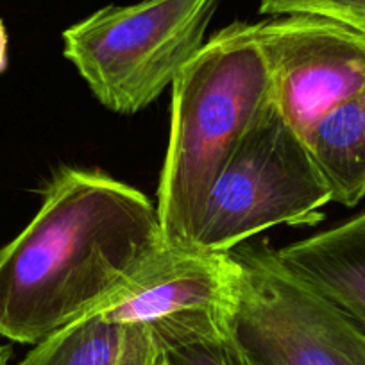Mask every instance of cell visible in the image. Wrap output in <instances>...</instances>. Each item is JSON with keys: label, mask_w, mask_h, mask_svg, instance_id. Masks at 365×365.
Returning a JSON list of instances; mask_svg holds the SVG:
<instances>
[{"label": "cell", "mask_w": 365, "mask_h": 365, "mask_svg": "<svg viewBox=\"0 0 365 365\" xmlns=\"http://www.w3.org/2000/svg\"><path fill=\"white\" fill-rule=\"evenodd\" d=\"M167 247L156 205L101 170L65 167L0 247V336L38 344L90 314Z\"/></svg>", "instance_id": "cell-1"}, {"label": "cell", "mask_w": 365, "mask_h": 365, "mask_svg": "<svg viewBox=\"0 0 365 365\" xmlns=\"http://www.w3.org/2000/svg\"><path fill=\"white\" fill-rule=\"evenodd\" d=\"M270 104L256 24L217 31L175 77L156 194L168 245L192 247L213 182Z\"/></svg>", "instance_id": "cell-2"}, {"label": "cell", "mask_w": 365, "mask_h": 365, "mask_svg": "<svg viewBox=\"0 0 365 365\" xmlns=\"http://www.w3.org/2000/svg\"><path fill=\"white\" fill-rule=\"evenodd\" d=\"M217 0L106 6L63 31V54L118 115L145 110L206 43Z\"/></svg>", "instance_id": "cell-3"}, {"label": "cell", "mask_w": 365, "mask_h": 365, "mask_svg": "<svg viewBox=\"0 0 365 365\" xmlns=\"http://www.w3.org/2000/svg\"><path fill=\"white\" fill-rule=\"evenodd\" d=\"M328 202L307 142L270 104L213 182L192 247L230 252L270 227L315 226Z\"/></svg>", "instance_id": "cell-4"}, {"label": "cell", "mask_w": 365, "mask_h": 365, "mask_svg": "<svg viewBox=\"0 0 365 365\" xmlns=\"http://www.w3.org/2000/svg\"><path fill=\"white\" fill-rule=\"evenodd\" d=\"M231 331L263 365H365V328L290 272L267 244L231 249Z\"/></svg>", "instance_id": "cell-5"}, {"label": "cell", "mask_w": 365, "mask_h": 365, "mask_svg": "<svg viewBox=\"0 0 365 365\" xmlns=\"http://www.w3.org/2000/svg\"><path fill=\"white\" fill-rule=\"evenodd\" d=\"M276 110L307 136L319 120L365 90V34L314 15L256 24Z\"/></svg>", "instance_id": "cell-6"}, {"label": "cell", "mask_w": 365, "mask_h": 365, "mask_svg": "<svg viewBox=\"0 0 365 365\" xmlns=\"http://www.w3.org/2000/svg\"><path fill=\"white\" fill-rule=\"evenodd\" d=\"M238 267L230 252L168 245L90 314L118 326L231 319Z\"/></svg>", "instance_id": "cell-7"}, {"label": "cell", "mask_w": 365, "mask_h": 365, "mask_svg": "<svg viewBox=\"0 0 365 365\" xmlns=\"http://www.w3.org/2000/svg\"><path fill=\"white\" fill-rule=\"evenodd\" d=\"M276 256L365 328V210L329 230L276 249Z\"/></svg>", "instance_id": "cell-8"}, {"label": "cell", "mask_w": 365, "mask_h": 365, "mask_svg": "<svg viewBox=\"0 0 365 365\" xmlns=\"http://www.w3.org/2000/svg\"><path fill=\"white\" fill-rule=\"evenodd\" d=\"M307 145L331 202L356 206L365 197V90L319 120Z\"/></svg>", "instance_id": "cell-9"}, {"label": "cell", "mask_w": 365, "mask_h": 365, "mask_svg": "<svg viewBox=\"0 0 365 365\" xmlns=\"http://www.w3.org/2000/svg\"><path fill=\"white\" fill-rule=\"evenodd\" d=\"M124 326L86 314L34 344L16 365H117Z\"/></svg>", "instance_id": "cell-10"}, {"label": "cell", "mask_w": 365, "mask_h": 365, "mask_svg": "<svg viewBox=\"0 0 365 365\" xmlns=\"http://www.w3.org/2000/svg\"><path fill=\"white\" fill-rule=\"evenodd\" d=\"M160 339L165 365H263L231 331V319L150 326Z\"/></svg>", "instance_id": "cell-11"}, {"label": "cell", "mask_w": 365, "mask_h": 365, "mask_svg": "<svg viewBox=\"0 0 365 365\" xmlns=\"http://www.w3.org/2000/svg\"><path fill=\"white\" fill-rule=\"evenodd\" d=\"M262 15H314L365 34V0H259Z\"/></svg>", "instance_id": "cell-12"}, {"label": "cell", "mask_w": 365, "mask_h": 365, "mask_svg": "<svg viewBox=\"0 0 365 365\" xmlns=\"http://www.w3.org/2000/svg\"><path fill=\"white\" fill-rule=\"evenodd\" d=\"M117 365H165L163 347L150 326H128Z\"/></svg>", "instance_id": "cell-13"}, {"label": "cell", "mask_w": 365, "mask_h": 365, "mask_svg": "<svg viewBox=\"0 0 365 365\" xmlns=\"http://www.w3.org/2000/svg\"><path fill=\"white\" fill-rule=\"evenodd\" d=\"M8 45H9L8 31H6L4 22L0 20V73L6 72V68H8V63H9Z\"/></svg>", "instance_id": "cell-14"}, {"label": "cell", "mask_w": 365, "mask_h": 365, "mask_svg": "<svg viewBox=\"0 0 365 365\" xmlns=\"http://www.w3.org/2000/svg\"><path fill=\"white\" fill-rule=\"evenodd\" d=\"M11 347L9 346H2L0 344V365H9V360H11Z\"/></svg>", "instance_id": "cell-15"}]
</instances>
